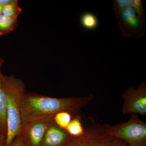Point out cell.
Returning a JSON list of instances; mask_svg holds the SVG:
<instances>
[{
  "mask_svg": "<svg viewBox=\"0 0 146 146\" xmlns=\"http://www.w3.org/2000/svg\"><path fill=\"white\" fill-rule=\"evenodd\" d=\"M93 99L91 95L82 98H56L26 92L21 104L22 123L35 120L54 121L57 113L66 111L74 115Z\"/></svg>",
  "mask_w": 146,
  "mask_h": 146,
  "instance_id": "1",
  "label": "cell"
},
{
  "mask_svg": "<svg viewBox=\"0 0 146 146\" xmlns=\"http://www.w3.org/2000/svg\"><path fill=\"white\" fill-rule=\"evenodd\" d=\"M2 82L7 99V131L6 146H10L18 136L22 126L21 104L25 92V85L22 80L13 75L2 74Z\"/></svg>",
  "mask_w": 146,
  "mask_h": 146,
  "instance_id": "2",
  "label": "cell"
},
{
  "mask_svg": "<svg viewBox=\"0 0 146 146\" xmlns=\"http://www.w3.org/2000/svg\"><path fill=\"white\" fill-rule=\"evenodd\" d=\"M110 135L129 146H146V123L137 114H131L128 121L109 126Z\"/></svg>",
  "mask_w": 146,
  "mask_h": 146,
  "instance_id": "3",
  "label": "cell"
},
{
  "mask_svg": "<svg viewBox=\"0 0 146 146\" xmlns=\"http://www.w3.org/2000/svg\"><path fill=\"white\" fill-rule=\"evenodd\" d=\"M109 125L96 124L81 136L72 137L62 146H114L121 141L110 135Z\"/></svg>",
  "mask_w": 146,
  "mask_h": 146,
  "instance_id": "4",
  "label": "cell"
},
{
  "mask_svg": "<svg viewBox=\"0 0 146 146\" xmlns=\"http://www.w3.org/2000/svg\"><path fill=\"white\" fill-rule=\"evenodd\" d=\"M123 100L122 113L123 115L136 114L145 116L146 114V84L143 82L138 88L131 87L121 96Z\"/></svg>",
  "mask_w": 146,
  "mask_h": 146,
  "instance_id": "5",
  "label": "cell"
},
{
  "mask_svg": "<svg viewBox=\"0 0 146 146\" xmlns=\"http://www.w3.org/2000/svg\"><path fill=\"white\" fill-rule=\"evenodd\" d=\"M121 34L126 37H139L145 33V21L131 7H127L121 13L116 15Z\"/></svg>",
  "mask_w": 146,
  "mask_h": 146,
  "instance_id": "6",
  "label": "cell"
},
{
  "mask_svg": "<svg viewBox=\"0 0 146 146\" xmlns=\"http://www.w3.org/2000/svg\"><path fill=\"white\" fill-rule=\"evenodd\" d=\"M51 122L35 120L22 123L20 135L27 146H41L47 127Z\"/></svg>",
  "mask_w": 146,
  "mask_h": 146,
  "instance_id": "7",
  "label": "cell"
},
{
  "mask_svg": "<svg viewBox=\"0 0 146 146\" xmlns=\"http://www.w3.org/2000/svg\"><path fill=\"white\" fill-rule=\"evenodd\" d=\"M72 137L54 122H51L47 127L41 146H62Z\"/></svg>",
  "mask_w": 146,
  "mask_h": 146,
  "instance_id": "8",
  "label": "cell"
},
{
  "mask_svg": "<svg viewBox=\"0 0 146 146\" xmlns=\"http://www.w3.org/2000/svg\"><path fill=\"white\" fill-rule=\"evenodd\" d=\"M5 60L0 57V133L6 136L7 135V99L2 82V67Z\"/></svg>",
  "mask_w": 146,
  "mask_h": 146,
  "instance_id": "9",
  "label": "cell"
},
{
  "mask_svg": "<svg viewBox=\"0 0 146 146\" xmlns=\"http://www.w3.org/2000/svg\"><path fill=\"white\" fill-rule=\"evenodd\" d=\"M18 19L0 16V36L8 34L18 27Z\"/></svg>",
  "mask_w": 146,
  "mask_h": 146,
  "instance_id": "10",
  "label": "cell"
},
{
  "mask_svg": "<svg viewBox=\"0 0 146 146\" xmlns=\"http://www.w3.org/2000/svg\"><path fill=\"white\" fill-rule=\"evenodd\" d=\"M2 7L3 16L13 19H18L23 10L18 0H12L10 3Z\"/></svg>",
  "mask_w": 146,
  "mask_h": 146,
  "instance_id": "11",
  "label": "cell"
},
{
  "mask_svg": "<svg viewBox=\"0 0 146 146\" xmlns=\"http://www.w3.org/2000/svg\"><path fill=\"white\" fill-rule=\"evenodd\" d=\"M80 23L83 28L88 30H93L98 25V20L96 15L90 12H85L82 15Z\"/></svg>",
  "mask_w": 146,
  "mask_h": 146,
  "instance_id": "12",
  "label": "cell"
},
{
  "mask_svg": "<svg viewBox=\"0 0 146 146\" xmlns=\"http://www.w3.org/2000/svg\"><path fill=\"white\" fill-rule=\"evenodd\" d=\"M65 130L72 137H77L83 134L84 129L83 128L80 117L76 116L72 119Z\"/></svg>",
  "mask_w": 146,
  "mask_h": 146,
  "instance_id": "13",
  "label": "cell"
},
{
  "mask_svg": "<svg viewBox=\"0 0 146 146\" xmlns=\"http://www.w3.org/2000/svg\"><path fill=\"white\" fill-rule=\"evenodd\" d=\"M72 115L69 112L63 111L57 113L54 116L53 121L60 128L66 130L72 119Z\"/></svg>",
  "mask_w": 146,
  "mask_h": 146,
  "instance_id": "14",
  "label": "cell"
},
{
  "mask_svg": "<svg viewBox=\"0 0 146 146\" xmlns=\"http://www.w3.org/2000/svg\"><path fill=\"white\" fill-rule=\"evenodd\" d=\"M128 7L133 9L140 18L145 21V13L141 0H127Z\"/></svg>",
  "mask_w": 146,
  "mask_h": 146,
  "instance_id": "15",
  "label": "cell"
},
{
  "mask_svg": "<svg viewBox=\"0 0 146 146\" xmlns=\"http://www.w3.org/2000/svg\"><path fill=\"white\" fill-rule=\"evenodd\" d=\"M127 7V0H116L115 1L113 8L115 15L121 13Z\"/></svg>",
  "mask_w": 146,
  "mask_h": 146,
  "instance_id": "16",
  "label": "cell"
},
{
  "mask_svg": "<svg viewBox=\"0 0 146 146\" xmlns=\"http://www.w3.org/2000/svg\"><path fill=\"white\" fill-rule=\"evenodd\" d=\"M10 146H27L19 135L13 139Z\"/></svg>",
  "mask_w": 146,
  "mask_h": 146,
  "instance_id": "17",
  "label": "cell"
},
{
  "mask_svg": "<svg viewBox=\"0 0 146 146\" xmlns=\"http://www.w3.org/2000/svg\"><path fill=\"white\" fill-rule=\"evenodd\" d=\"M6 137L0 133V146H6Z\"/></svg>",
  "mask_w": 146,
  "mask_h": 146,
  "instance_id": "18",
  "label": "cell"
},
{
  "mask_svg": "<svg viewBox=\"0 0 146 146\" xmlns=\"http://www.w3.org/2000/svg\"><path fill=\"white\" fill-rule=\"evenodd\" d=\"M12 0H0V6L3 7L7 5L11 2Z\"/></svg>",
  "mask_w": 146,
  "mask_h": 146,
  "instance_id": "19",
  "label": "cell"
},
{
  "mask_svg": "<svg viewBox=\"0 0 146 146\" xmlns=\"http://www.w3.org/2000/svg\"><path fill=\"white\" fill-rule=\"evenodd\" d=\"M114 146H129L127 145L124 142H123L122 141H121L120 142H119L117 144V145H115Z\"/></svg>",
  "mask_w": 146,
  "mask_h": 146,
  "instance_id": "20",
  "label": "cell"
},
{
  "mask_svg": "<svg viewBox=\"0 0 146 146\" xmlns=\"http://www.w3.org/2000/svg\"><path fill=\"white\" fill-rule=\"evenodd\" d=\"M2 7L0 6V16L2 15Z\"/></svg>",
  "mask_w": 146,
  "mask_h": 146,
  "instance_id": "21",
  "label": "cell"
}]
</instances>
